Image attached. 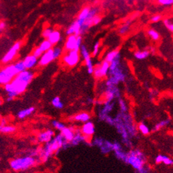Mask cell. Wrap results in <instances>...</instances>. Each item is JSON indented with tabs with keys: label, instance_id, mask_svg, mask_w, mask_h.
<instances>
[{
	"label": "cell",
	"instance_id": "d6986e66",
	"mask_svg": "<svg viewBox=\"0 0 173 173\" xmlns=\"http://www.w3.org/2000/svg\"><path fill=\"white\" fill-rule=\"evenodd\" d=\"M81 130L83 135L91 137L94 134L95 129L94 123L91 122H88L83 124V126H81Z\"/></svg>",
	"mask_w": 173,
	"mask_h": 173
},
{
	"label": "cell",
	"instance_id": "11a10c76",
	"mask_svg": "<svg viewBox=\"0 0 173 173\" xmlns=\"http://www.w3.org/2000/svg\"><path fill=\"white\" fill-rule=\"evenodd\" d=\"M136 173H151V172H150V168L144 166V167L143 168H141V170H136Z\"/></svg>",
	"mask_w": 173,
	"mask_h": 173
},
{
	"label": "cell",
	"instance_id": "db71d44e",
	"mask_svg": "<svg viewBox=\"0 0 173 173\" xmlns=\"http://www.w3.org/2000/svg\"><path fill=\"white\" fill-rule=\"evenodd\" d=\"M102 20V17L100 16V15H96V16H95L94 17V19H93V25L95 26V25H97V24L101 23Z\"/></svg>",
	"mask_w": 173,
	"mask_h": 173
},
{
	"label": "cell",
	"instance_id": "680465c9",
	"mask_svg": "<svg viewBox=\"0 0 173 173\" xmlns=\"http://www.w3.org/2000/svg\"><path fill=\"white\" fill-rule=\"evenodd\" d=\"M6 28V24L5 22L4 21L0 22V30H1V31H3Z\"/></svg>",
	"mask_w": 173,
	"mask_h": 173
},
{
	"label": "cell",
	"instance_id": "5b68a950",
	"mask_svg": "<svg viewBox=\"0 0 173 173\" xmlns=\"http://www.w3.org/2000/svg\"><path fill=\"white\" fill-rule=\"evenodd\" d=\"M19 74L14 64H7L0 71V84L5 86L11 83Z\"/></svg>",
	"mask_w": 173,
	"mask_h": 173
},
{
	"label": "cell",
	"instance_id": "4dcf8cb0",
	"mask_svg": "<svg viewBox=\"0 0 173 173\" xmlns=\"http://www.w3.org/2000/svg\"><path fill=\"white\" fill-rule=\"evenodd\" d=\"M119 55V50H112V51H110V52H108L107 55H106V56L105 57V59H104V60L107 61L108 62H109V63H111L115 58H116L117 56H118Z\"/></svg>",
	"mask_w": 173,
	"mask_h": 173
},
{
	"label": "cell",
	"instance_id": "7dc6e473",
	"mask_svg": "<svg viewBox=\"0 0 173 173\" xmlns=\"http://www.w3.org/2000/svg\"><path fill=\"white\" fill-rule=\"evenodd\" d=\"M53 31V30L51 28H45V29L43 30V33H42V35H43V37H45V39H48V37L50 36V35L52 33Z\"/></svg>",
	"mask_w": 173,
	"mask_h": 173
},
{
	"label": "cell",
	"instance_id": "f5cc1de1",
	"mask_svg": "<svg viewBox=\"0 0 173 173\" xmlns=\"http://www.w3.org/2000/svg\"><path fill=\"white\" fill-rule=\"evenodd\" d=\"M122 149V145L119 142L115 141L113 142V151H117V150H120Z\"/></svg>",
	"mask_w": 173,
	"mask_h": 173
},
{
	"label": "cell",
	"instance_id": "8fae6325",
	"mask_svg": "<svg viewBox=\"0 0 173 173\" xmlns=\"http://www.w3.org/2000/svg\"><path fill=\"white\" fill-rule=\"evenodd\" d=\"M110 63L104 60L101 64L95 67L94 75L96 79H102L109 74Z\"/></svg>",
	"mask_w": 173,
	"mask_h": 173
},
{
	"label": "cell",
	"instance_id": "1f68e13d",
	"mask_svg": "<svg viewBox=\"0 0 173 173\" xmlns=\"http://www.w3.org/2000/svg\"><path fill=\"white\" fill-rule=\"evenodd\" d=\"M16 126H13V125H6L4 126H2L0 127V132H1L2 134H12L16 132Z\"/></svg>",
	"mask_w": 173,
	"mask_h": 173
},
{
	"label": "cell",
	"instance_id": "7a4b0ae2",
	"mask_svg": "<svg viewBox=\"0 0 173 173\" xmlns=\"http://www.w3.org/2000/svg\"><path fill=\"white\" fill-rule=\"evenodd\" d=\"M71 144L66 141L64 138L63 135L59 134L55 136L51 141L45 143V145L39 150V157L41 162H46L52 154H57L62 148H67Z\"/></svg>",
	"mask_w": 173,
	"mask_h": 173
},
{
	"label": "cell",
	"instance_id": "cb8c5ba5",
	"mask_svg": "<svg viewBox=\"0 0 173 173\" xmlns=\"http://www.w3.org/2000/svg\"><path fill=\"white\" fill-rule=\"evenodd\" d=\"M48 40L52 43V45H57L61 40V33L58 30H53L52 33L48 37Z\"/></svg>",
	"mask_w": 173,
	"mask_h": 173
},
{
	"label": "cell",
	"instance_id": "8d00e7d4",
	"mask_svg": "<svg viewBox=\"0 0 173 173\" xmlns=\"http://www.w3.org/2000/svg\"><path fill=\"white\" fill-rule=\"evenodd\" d=\"M79 52H80V53H81V56H82V57H83L84 61L86 60V59H88L91 58V57H90V53H89V52H88L87 48H86L85 45H81V48H80Z\"/></svg>",
	"mask_w": 173,
	"mask_h": 173
},
{
	"label": "cell",
	"instance_id": "f35d334b",
	"mask_svg": "<svg viewBox=\"0 0 173 173\" xmlns=\"http://www.w3.org/2000/svg\"><path fill=\"white\" fill-rule=\"evenodd\" d=\"M52 125L53 126V127L55 129H56L57 130H59L62 132V131L64 130V129H65L66 126V125H64V123L61 122L59 121H57V120H53L52 122Z\"/></svg>",
	"mask_w": 173,
	"mask_h": 173
},
{
	"label": "cell",
	"instance_id": "681fc988",
	"mask_svg": "<svg viewBox=\"0 0 173 173\" xmlns=\"http://www.w3.org/2000/svg\"><path fill=\"white\" fill-rule=\"evenodd\" d=\"M163 163L165 164V165H173V160L172 158H170V157H168L167 156H164L163 155Z\"/></svg>",
	"mask_w": 173,
	"mask_h": 173
},
{
	"label": "cell",
	"instance_id": "6f0895ef",
	"mask_svg": "<svg viewBox=\"0 0 173 173\" xmlns=\"http://www.w3.org/2000/svg\"><path fill=\"white\" fill-rule=\"evenodd\" d=\"M6 125H7V119L5 117H2L1 121H0V127Z\"/></svg>",
	"mask_w": 173,
	"mask_h": 173
},
{
	"label": "cell",
	"instance_id": "ac0fdd59",
	"mask_svg": "<svg viewBox=\"0 0 173 173\" xmlns=\"http://www.w3.org/2000/svg\"><path fill=\"white\" fill-rule=\"evenodd\" d=\"M23 62L26 66V69L30 70L31 69L34 68L37 64H38L39 59L31 54L25 57V59H23Z\"/></svg>",
	"mask_w": 173,
	"mask_h": 173
},
{
	"label": "cell",
	"instance_id": "5bb4252c",
	"mask_svg": "<svg viewBox=\"0 0 173 173\" xmlns=\"http://www.w3.org/2000/svg\"><path fill=\"white\" fill-rule=\"evenodd\" d=\"M54 135H55V132L52 129L45 130L44 131V132H41L38 135H37V140L39 143H47L48 142H50L52 140L53 138H54Z\"/></svg>",
	"mask_w": 173,
	"mask_h": 173
},
{
	"label": "cell",
	"instance_id": "60d3db41",
	"mask_svg": "<svg viewBox=\"0 0 173 173\" xmlns=\"http://www.w3.org/2000/svg\"><path fill=\"white\" fill-rule=\"evenodd\" d=\"M119 108H120L121 112L122 113H126L128 110V108L127 105H126V102L124 101V100L119 98Z\"/></svg>",
	"mask_w": 173,
	"mask_h": 173
},
{
	"label": "cell",
	"instance_id": "f1b7e54d",
	"mask_svg": "<svg viewBox=\"0 0 173 173\" xmlns=\"http://www.w3.org/2000/svg\"><path fill=\"white\" fill-rule=\"evenodd\" d=\"M131 24H132V20H128V21H126L125 23H124L118 30L119 34L122 35L126 34L130 29Z\"/></svg>",
	"mask_w": 173,
	"mask_h": 173
},
{
	"label": "cell",
	"instance_id": "30bf717a",
	"mask_svg": "<svg viewBox=\"0 0 173 173\" xmlns=\"http://www.w3.org/2000/svg\"><path fill=\"white\" fill-rule=\"evenodd\" d=\"M21 42H16V43H14V45L9 50L8 52L2 58V63L4 64H8L9 62H11L15 58V57L17 55L18 51L21 48Z\"/></svg>",
	"mask_w": 173,
	"mask_h": 173
},
{
	"label": "cell",
	"instance_id": "6da1fadb",
	"mask_svg": "<svg viewBox=\"0 0 173 173\" xmlns=\"http://www.w3.org/2000/svg\"><path fill=\"white\" fill-rule=\"evenodd\" d=\"M33 77L34 74L30 70L26 69L19 73L11 83L4 86L7 97L14 99L19 95L25 92Z\"/></svg>",
	"mask_w": 173,
	"mask_h": 173
},
{
	"label": "cell",
	"instance_id": "603a6c76",
	"mask_svg": "<svg viewBox=\"0 0 173 173\" xmlns=\"http://www.w3.org/2000/svg\"><path fill=\"white\" fill-rule=\"evenodd\" d=\"M82 141H84V135L82 134L81 129H75V136L70 143L71 145L77 146Z\"/></svg>",
	"mask_w": 173,
	"mask_h": 173
},
{
	"label": "cell",
	"instance_id": "4316f807",
	"mask_svg": "<svg viewBox=\"0 0 173 173\" xmlns=\"http://www.w3.org/2000/svg\"><path fill=\"white\" fill-rule=\"evenodd\" d=\"M115 155L117 159H119V161L124 162V163H127L128 161V153L122 149L120 150H117V151H115Z\"/></svg>",
	"mask_w": 173,
	"mask_h": 173
},
{
	"label": "cell",
	"instance_id": "d6a6232c",
	"mask_svg": "<svg viewBox=\"0 0 173 173\" xmlns=\"http://www.w3.org/2000/svg\"><path fill=\"white\" fill-rule=\"evenodd\" d=\"M52 46L53 45H52V43H51L48 39H45L43 41H42V43L41 44H40L39 48L43 52H47V51L51 50L52 48H53Z\"/></svg>",
	"mask_w": 173,
	"mask_h": 173
},
{
	"label": "cell",
	"instance_id": "8992f818",
	"mask_svg": "<svg viewBox=\"0 0 173 173\" xmlns=\"http://www.w3.org/2000/svg\"><path fill=\"white\" fill-rule=\"evenodd\" d=\"M115 126L116 127L117 132L122 139V142L125 146L127 147H131L132 146V141L130 140V135L127 132V130L126 129L125 125H124L123 120L122 119L120 114L117 115V117L115 118Z\"/></svg>",
	"mask_w": 173,
	"mask_h": 173
},
{
	"label": "cell",
	"instance_id": "74e56055",
	"mask_svg": "<svg viewBox=\"0 0 173 173\" xmlns=\"http://www.w3.org/2000/svg\"><path fill=\"white\" fill-rule=\"evenodd\" d=\"M84 62H85L86 66V68H87V72H88V74H94L95 67L94 66V64H93L91 58L86 59V60L84 61Z\"/></svg>",
	"mask_w": 173,
	"mask_h": 173
},
{
	"label": "cell",
	"instance_id": "44dd1931",
	"mask_svg": "<svg viewBox=\"0 0 173 173\" xmlns=\"http://www.w3.org/2000/svg\"><path fill=\"white\" fill-rule=\"evenodd\" d=\"M61 134L63 135L64 138L66 141L71 143L74 139L75 136V129L72 127H66L61 132Z\"/></svg>",
	"mask_w": 173,
	"mask_h": 173
},
{
	"label": "cell",
	"instance_id": "f6af8a7d",
	"mask_svg": "<svg viewBox=\"0 0 173 173\" xmlns=\"http://www.w3.org/2000/svg\"><path fill=\"white\" fill-rule=\"evenodd\" d=\"M100 47H101V43H100V42H97V43H95V45L94 46V50H93L92 52L93 56L96 57L97 55H98L100 51Z\"/></svg>",
	"mask_w": 173,
	"mask_h": 173
},
{
	"label": "cell",
	"instance_id": "d4e9b609",
	"mask_svg": "<svg viewBox=\"0 0 173 173\" xmlns=\"http://www.w3.org/2000/svg\"><path fill=\"white\" fill-rule=\"evenodd\" d=\"M35 112V108L34 107H30L26 109H23L21 111H19L17 114V117L20 119H25L30 115H31L33 112Z\"/></svg>",
	"mask_w": 173,
	"mask_h": 173
},
{
	"label": "cell",
	"instance_id": "e0dca14e",
	"mask_svg": "<svg viewBox=\"0 0 173 173\" xmlns=\"http://www.w3.org/2000/svg\"><path fill=\"white\" fill-rule=\"evenodd\" d=\"M90 11V7H89V6H86V7L83 8L81 9V12H80V14H79L78 18H77V19L76 20L77 23L79 24L81 28L82 26L85 24L86 21H87Z\"/></svg>",
	"mask_w": 173,
	"mask_h": 173
},
{
	"label": "cell",
	"instance_id": "e575fe53",
	"mask_svg": "<svg viewBox=\"0 0 173 173\" xmlns=\"http://www.w3.org/2000/svg\"><path fill=\"white\" fill-rule=\"evenodd\" d=\"M138 130L143 135H148L150 134V130L148 126L144 124L143 122H141L138 125Z\"/></svg>",
	"mask_w": 173,
	"mask_h": 173
},
{
	"label": "cell",
	"instance_id": "9c48e42d",
	"mask_svg": "<svg viewBox=\"0 0 173 173\" xmlns=\"http://www.w3.org/2000/svg\"><path fill=\"white\" fill-rule=\"evenodd\" d=\"M120 115L123 120L124 125H125L126 129L127 130L130 136L132 137L136 136L137 134V129L134 125V122H133L132 117L127 113L121 112Z\"/></svg>",
	"mask_w": 173,
	"mask_h": 173
},
{
	"label": "cell",
	"instance_id": "836d02e7",
	"mask_svg": "<svg viewBox=\"0 0 173 173\" xmlns=\"http://www.w3.org/2000/svg\"><path fill=\"white\" fill-rule=\"evenodd\" d=\"M147 34L148 36L154 41H159L160 38H161V35H160L159 33L156 31L154 28H150V29H148L147 30Z\"/></svg>",
	"mask_w": 173,
	"mask_h": 173
},
{
	"label": "cell",
	"instance_id": "ffe728a7",
	"mask_svg": "<svg viewBox=\"0 0 173 173\" xmlns=\"http://www.w3.org/2000/svg\"><path fill=\"white\" fill-rule=\"evenodd\" d=\"M81 27L80 26L79 24L77 23V21H75L74 23L68 28V29H66V34L68 36L72 35H76L78 36V35H81Z\"/></svg>",
	"mask_w": 173,
	"mask_h": 173
},
{
	"label": "cell",
	"instance_id": "c3c4849f",
	"mask_svg": "<svg viewBox=\"0 0 173 173\" xmlns=\"http://www.w3.org/2000/svg\"><path fill=\"white\" fill-rule=\"evenodd\" d=\"M157 3L163 6H172L173 0H157Z\"/></svg>",
	"mask_w": 173,
	"mask_h": 173
},
{
	"label": "cell",
	"instance_id": "2e32d148",
	"mask_svg": "<svg viewBox=\"0 0 173 173\" xmlns=\"http://www.w3.org/2000/svg\"><path fill=\"white\" fill-rule=\"evenodd\" d=\"M125 80V74L123 73L121 74L114 75V76H110L109 78L106 81V86H117L119 83L124 81Z\"/></svg>",
	"mask_w": 173,
	"mask_h": 173
},
{
	"label": "cell",
	"instance_id": "b9f144b4",
	"mask_svg": "<svg viewBox=\"0 0 173 173\" xmlns=\"http://www.w3.org/2000/svg\"><path fill=\"white\" fill-rule=\"evenodd\" d=\"M163 23L167 29L173 33V23L169 19H165L163 20Z\"/></svg>",
	"mask_w": 173,
	"mask_h": 173
},
{
	"label": "cell",
	"instance_id": "d590c367",
	"mask_svg": "<svg viewBox=\"0 0 173 173\" xmlns=\"http://www.w3.org/2000/svg\"><path fill=\"white\" fill-rule=\"evenodd\" d=\"M52 105L57 109H62L64 108V104L59 96L55 97L52 100Z\"/></svg>",
	"mask_w": 173,
	"mask_h": 173
},
{
	"label": "cell",
	"instance_id": "3957f363",
	"mask_svg": "<svg viewBox=\"0 0 173 173\" xmlns=\"http://www.w3.org/2000/svg\"><path fill=\"white\" fill-rule=\"evenodd\" d=\"M37 163V160L34 157L28 156L16 157L10 161V167L14 171H23L34 166Z\"/></svg>",
	"mask_w": 173,
	"mask_h": 173
},
{
	"label": "cell",
	"instance_id": "816d5d0a",
	"mask_svg": "<svg viewBox=\"0 0 173 173\" xmlns=\"http://www.w3.org/2000/svg\"><path fill=\"white\" fill-rule=\"evenodd\" d=\"M162 16L160 14H155L154 16H152L150 18V21L153 22V23H157V22H159L162 19Z\"/></svg>",
	"mask_w": 173,
	"mask_h": 173
},
{
	"label": "cell",
	"instance_id": "ab89813d",
	"mask_svg": "<svg viewBox=\"0 0 173 173\" xmlns=\"http://www.w3.org/2000/svg\"><path fill=\"white\" fill-rule=\"evenodd\" d=\"M14 65H15V66H16V68L17 69L18 72H19V73H21L22 72H23V71L26 70V68L25 64H24L23 60H21V61L17 62L16 63L14 64Z\"/></svg>",
	"mask_w": 173,
	"mask_h": 173
},
{
	"label": "cell",
	"instance_id": "9a60e30c",
	"mask_svg": "<svg viewBox=\"0 0 173 173\" xmlns=\"http://www.w3.org/2000/svg\"><path fill=\"white\" fill-rule=\"evenodd\" d=\"M115 103L113 102H108L105 101L104 103V106L103 109L99 112V118L101 120L104 121V119L108 115H109V113L112 112V110L114 108Z\"/></svg>",
	"mask_w": 173,
	"mask_h": 173
},
{
	"label": "cell",
	"instance_id": "277c9868",
	"mask_svg": "<svg viewBox=\"0 0 173 173\" xmlns=\"http://www.w3.org/2000/svg\"><path fill=\"white\" fill-rule=\"evenodd\" d=\"M127 164L132 166L136 170H139L146 165L145 155L140 150H131L128 152Z\"/></svg>",
	"mask_w": 173,
	"mask_h": 173
},
{
	"label": "cell",
	"instance_id": "f546056e",
	"mask_svg": "<svg viewBox=\"0 0 173 173\" xmlns=\"http://www.w3.org/2000/svg\"><path fill=\"white\" fill-rule=\"evenodd\" d=\"M150 55V51L148 50H141V51H136V52L134 53V57L136 59H139V60H143V59H145L148 57V56Z\"/></svg>",
	"mask_w": 173,
	"mask_h": 173
},
{
	"label": "cell",
	"instance_id": "7c38bea8",
	"mask_svg": "<svg viewBox=\"0 0 173 173\" xmlns=\"http://www.w3.org/2000/svg\"><path fill=\"white\" fill-rule=\"evenodd\" d=\"M119 97H120V92L117 86H107L105 92V101L112 102L115 98Z\"/></svg>",
	"mask_w": 173,
	"mask_h": 173
},
{
	"label": "cell",
	"instance_id": "4fadbf2b",
	"mask_svg": "<svg viewBox=\"0 0 173 173\" xmlns=\"http://www.w3.org/2000/svg\"><path fill=\"white\" fill-rule=\"evenodd\" d=\"M55 59L54 52H53V49L47 51V52H44L42 57L39 59L38 64L41 66H45L48 65L49 64L52 62Z\"/></svg>",
	"mask_w": 173,
	"mask_h": 173
},
{
	"label": "cell",
	"instance_id": "ba28073f",
	"mask_svg": "<svg viewBox=\"0 0 173 173\" xmlns=\"http://www.w3.org/2000/svg\"><path fill=\"white\" fill-rule=\"evenodd\" d=\"M79 51L72 50L67 52L62 57V62L65 65L73 67L79 63L80 60Z\"/></svg>",
	"mask_w": 173,
	"mask_h": 173
},
{
	"label": "cell",
	"instance_id": "ee69618b",
	"mask_svg": "<svg viewBox=\"0 0 173 173\" xmlns=\"http://www.w3.org/2000/svg\"><path fill=\"white\" fill-rule=\"evenodd\" d=\"M52 49H53V52H54L55 59L59 58V57L61 56L62 53V48L57 47V46H55V47H54Z\"/></svg>",
	"mask_w": 173,
	"mask_h": 173
},
{
	"label": "cell",
	"instance_id": "83f0119b",
	"mask_svg": "<svg viewBox=\"0 0 173 173\" xmlns=\"http://www.w3.org/2000/svg\"><path fill=\"white\" fill-rule=\"evenodd\" d=\"M170 123V119H163V120H161L154 126L152 131L153 132H157V131L161 130L163 128L167 126Z\"/></svg>",
	"mask_w": 173,
	"mask_h": 173
},
{
	"label": "cell",
	"instance_id": "f907efd6",
	"mask_svg": "<svg viewBox=\"0 0 173 173\" xmlns=\"http://www.w3.org/2000/svg\"><path fill=\"white\" fill-rule=\"evenodd\" d=\"M104 121H105V122H107L108 124H109L110 125L115 126V118H113V117L110 116V115H108V116L105 118V119H104Z\"/></svg>",
	"mask_w": 173,
	"mask_h": 173
},
{
	"label": "cell",
	"instance_id": "484cf974",
	"mask_svg": "<svg viewBox=\"0 0 173 173\" xmlns=\"http://www.w3.org/2000/svg\"><path fill=\"white\" fill-rule=\"evenodd\" d=\"M100 149L103 154H107L113 150V143L108 140H105L103 145L100 148Z\"/></svg>",
	"mask_w": 173,
	"mask_h": 173
},
{
	"label": "cell",
	"instance_id": "bcb514c9",
	"mask_svg": "<svg viewBox=\"0 0 173 173\" xmlns=\"http://www.w3.org/2000/svg\"><path fill=\"white\" fill-rule=\"evenodd\" d=\"M43 52L42 51L39 47L34 49V50L33 51V55H34L35 57H37V59H40L42 57V55H43Z\"/></svg>",
	"mask_w": 173,
	"mask_h": 173
},
{
	"label": "cell",
	"instance_id": "52a82bcc",
	"mask_svg": "<svg viewBox=\"0 0 173 173\" xmlns=\"http://www.w3.org/2000/svg\"><path fill=\"white\" fill-rule=\"evenodd\" d=\"M81 43V35H78V36L76 35H69L65 42V44H64V49L67 52L72 50L80 51V48H81L82 45Z\"/></svg>",
	"mask_w": 173,
	"mask_h": 173
},
{
	"label": "cell",
	"instance_id": "7402d4cb",
	"mask_svg": "<svg viewBox=\"0 0 173 173\" xmlns=\"http://www.w3.org/2000/svg\"><path fill=\"white\" fill-rule=\"evenodd\" d=\"M90 119V115L88 114V112H86L78 113V114L74 115V117H72V119L74 121L79 122H83V123H86L89 122Z\"/></svg>",
	"mask_w": 173,
	"mask_h": 173
},
{
	"label": "cell",
	"instance_id": "9f6ffc18",
	"mask_svg": "<svg viewBox=\"0 0 173 173\" xmlns=\"http://www.w3.org/2000/svg\"><path fill=\"white\" fill-rule=\"evenodd\" d=\"M163 155H157L155 158V162H156V164H160L163 163Z\"/></svg>",
	"mask_w": 173,
	"mask_h": 173
},
{
	"label": "cell",
	"instance_id": "7bdbcfd3",
	"mask_svg": "<svg viewBox=\"0 0 173 173\" xmlns=\"http://www.w3.org/2000/svg\"><path fill=\"white\" fill-rule=\"evenodd\" d=\"M104 142H105V139H102L101 137H96V138H95L94 140H93L92 143L94 146L101 148V146L103 145Z\"/></svg>",
	"mask_w": 173,
	"mask_h": 173
}]
</instances>
